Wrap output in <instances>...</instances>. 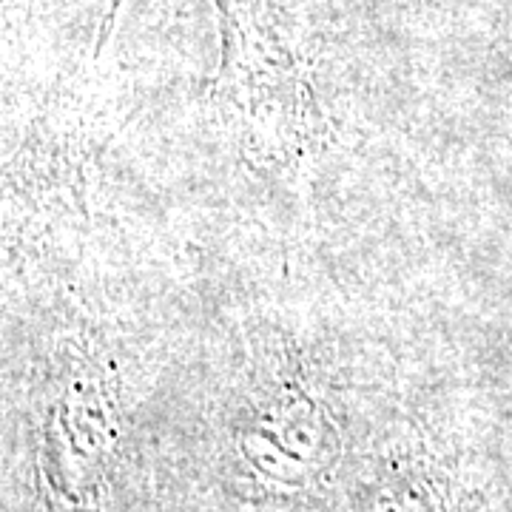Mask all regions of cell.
<instances>
[{"label":"cell","mask_w":512,"mask_h":512,"mask_svg":"<svg viewBox=\"0 0 512 512\" xmlns=\"http://www.w3.org/2000/svg\"><path fill=\"white\" fill-rule=\"evenodd\" d=\"M242 456L256 473L285 487H305L336 458V430L328 413L302 393H279L259 404L239 430Z\"/></svg>","instance_id":"obj_3"},{"label":"cell","mask_w":512,"mask_h":512,"mask_svg":"<svg viewBox=\"0 0 512 512\" xmlns=\"http://www.w3.org/2000/svg\"><path fill=\"white\" fill-rule=\"evenodd\" d=\"M365 512H444V507L424 478L399 473L373 487Z\"/></svg>","instance_id":"obj_4"},{"label":"cell","mask_w":512,"mask_h":512,"mask_svg":"<svg viewBox=\"0 0 512 512\" xmlns=\"http://www.w3.org/2000/svg\"><path fill=\"white\" fill-rule=\"evenodd\" d=\"M114 447V419L106 387L77 376L49 404L43 473L49 493L66 512L94 504Z\"/></svg>","instance_id":"obj_2"},{"label":"cell","mask_w":512,"mask_h":512,"mask_svg":"<svg viewBox=\"0 0 512 512\" xmlns=\"http://www.w3.org/2000/svg\"><path fill=\"white\" fill-rule=\"evenodd\" d=\"M222 60L217 92L242 128L291 151L311 134L313 94L276 0H214Z\"/></svg>","instance_id":"obj_1"}]
</instances>
